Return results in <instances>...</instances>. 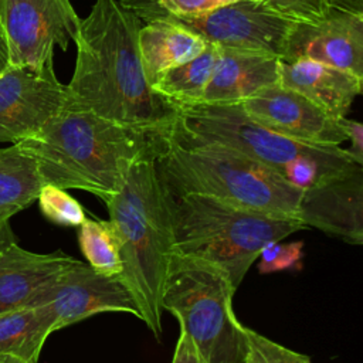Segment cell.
<instances>
[{"mask_svg": "<svg viewBox=\"0 0 363 363\" xmlns=\"http://www.w3.org/2000/svg\"><path fill=\"white\" fill-rule=\"evenodd\" d=\"M140 20L119 0H95L79 18L67 104L135 128L172 130L179 108L157 94L139 51Z\"/></svg>", "mask_w": 363, "mask_h": 363, "instance_id": "obj_1", "label": "cell"}, {"mask_svg": "<svg viewBox=\"0 0 363 363\" xmlns=\"http://www.w3.org/2000/svg\"><path fill=\"white\" fill-rule=\"evenodd\" d=\"M170 132L122 125L65 104L43 129L16 145L35 162L44 184L84 190L106 203L135 163L166 152Z\"/></svg>", "mask_w": 363, "mask_h": 363, "instance_id": "obj_2", "label": "cell"}, {"mask_svg": "<svg viewBox=\"0 0 363 363\" xmlns=\"http://www.w3.org/2000/svg\"><path fill=\"white\" fill-rule=\"evenodd\" d=\"M122 258L121 281L132 294L140 319L162 335V298L173 257L169 207L156 160L135 163L121 191L105 203Z\"/></svg>", "mask_w": 363, "mask_h": 363, "instance_id": "obj_3", "label": "cell"}, {"mask_svg": "<svg viewBox=\"0 0 363 363\" xmlns=\"http://www.w3.org/2000/svg\"><path fill=\"white\" fill-rule=\"evenodd\" d=\"M164 194L173 252L221 269L235 291L268 242L306 228L298 218L252 211L204 194L167 189Z\"/></svg>", "mask_w": 363, "mask_h": 363, "instance_id": "obj_4", "label": "cell"}, {"mask_svg": "<svg viewBox=\"0 0 363 363\" xmlns=\"http://www.w3.org/2000/svg\"><path fill=\"white\" fill-rule=\"evenodd\" d=\"M156 169L163 187L173 193L204 194L252 211L299 220L303 190L269 166L220 143L170 132Z\"/></svg>", "mask_w": 363, "mask_h": 363, "instance_id": "obj_5", "label": "cell"}, {"mask_svg": "<svg viewBox=\"0 0 363 363\" xmlns=\"http://www.w3.org/2000/svg\"><path fill=\"white\" fill-rule=\"evenodd\" d=\"M234 292L221 269L173 254L162 308L191 337L201 363H244V326L233 311Z\"/></svg>", "mask_w": 363, "mask_h": 363, "instance_id": "obj_6", "label": "cell"}, {"mask_svg": "<svg viewBox=\"0 0 363 363\" xmlns=\"http://www.w3.org/2000/svg\"><path fill=\"white\" fill-rule=\"evenodd\" d=\"M78 23L69 0H0L9 65L43 68L54 64V48L67 51Z\"/></svg>", "mask_w": 363, "mask_h": 363, "instance_id": "obj_7", "label": "cell"}, {"mask_svg": "<svg viewBox=\"0 0 363 363\" xmlns=\"http://www.w3.org/2000/svg\"><path fill=\"white\" fill-rule=\"evenodd\" d=\"M27 306H45L55 330L104 312H125L140 319L139 308L119 277L98 274L79 259L44 285Z\"/></svg>", "mask_w": 363, "mask_h": 363, "instance_id": "obj_8", "label": "cell"}, {"mask_svg": "<svg viewBox=\"0 0 363 363\" xmlns=\"http://www.w3.org/2000/svg\"><path fill=\"white\" fill-rule=\"evenodd\" d=\"M196 33L207 44L220 48L259 51L281 58L294 20L274 11L264 3L240 0L197 17L157 14ZM150 20V21H153Z\"/></svg>", "mask_w": 363, "mask_h": 363, "instance_id": "obj_9", "label": "cell"}, {"mask_svg": "<svg viewBox=\"0 0 363 363\" xmlns=\"http://www.w3.org/2000/svg\"><path fill=\"white\" fill-rule=\"evenodd\" d=\"M67 85L43 68L9 65L0 75V143H17L43 129L67 104Z\"/></svg>", "mask_w": 363, "mask_h": 363, "instance_id": "obj_10", "label": "cell"}, {"mask_svg": "<svg viewBox=\"0 0 363 363\" xmlns=\"http://www.w3.org/2000/svg\"><path fill=\"white\" fill-rule=\"evenodd\" d=\"M240 105L257 123L298 142L340 146L347 140L339 119L279 84L262 88Z\"/></svg>", "mask_w": 363, "mask_h": 363, "instance_id": "obj_11", "label": "cell"}, {"mask_svg": "<svg viewBox=\"0 0 363 363\" xmlns=\"http://www.w3.org/2000/svg\"><path fill=\"white\" fill-rule=\"evenodd\" d=\"M308 58L363 78V16L329 10L316 21H294L282 61Z\"/></svg>", "mask_w": 363, "mask_h": 363, "instance_id": "obj_12", "label": "cell"}, {"mask_svg": "<svg viewBox=\"0 0 363 363\" xmlns=\"http://www.w3.org/2000/svg\"><path fill=\"white\" fill-rule=\"evenodd\" d=\"M363 170L303 190L299 220L306 227L339 237L350 244L363 242Z\"/></svg>", "mask_w": 363, "mask_h": 363, "instance_id": "obj_13", "label": "cell"}, {"mask_svg": "<svg viewBox=\"0 0 363 363\" xmlns=\"http://www.w3.org/2000/svg\"><path fill=\"white\" fill-rule=\"evenodd\" d=\"M281 58L272 54L220 48L201 104H240L262 88L279 84Z\"/></svg>", "mask_w": 363, "mask_h": 363, "instance_id": "obj_14", "label": "cell"}, {"mask_svg": "<svg viewBox=\"0 0 363 363\" xmlns=\"http://www.w3.org/2000/svg\"><path fill=\"white\" fill-rule=\"evenodd\" d=\"M362 84L360 77L308 58L279 64V85L303 95L335 119L347 115Z\"/></svg>", "mask_w": 363, "mask_h": 363, "instance_id": "obj_15", "label": "cell"}, {"mask_svg": "<svg viewBox=\"0 0 363 363\" xmlns=\"http://www.w3.org/2000/svg\"><path fill=\"white\" fill-rule=\"evenodd\" d=\"M75 258L64 252L37 254L14 241L0 245V312L24 308L50 281L57 278Z\"/></svg>", "mask_w": 363, "mask_h": 363, "instance_id": "obj_16", "label": "cell"}, {"mask_svg": "<svg viewBox=\"0 0 363 363\" xmlns=\"http://www.w3.org/2000/svg\"><path fill=\"white\" fill-rule=\"evenodd\" d=\"M206 47L196 33L167 18L149 21L139 30V51L150 85L160 72L196 58Z\"/></svg>", "mask_w": 363, "mask_h": 363, "instance_id": "obj_17", "label": "cell"}, {"mask_svg": "<svg viewBox=\"0 0 363 363\" xmlns=\"http://www.w3.org/2000/svg\"><path fill=\"white\" fill-rule=\"evenodd\" d=\"M55 332L45 306H24L0 312V357L37 363L47 337Z\"/></svg>", "mask_w": 363, "mask_h": 363, "instance_id": "obj_18", "label": "cell"}, {"mask_svg": "<svg viewBox=\"0 0 363 363\" xmlns=\"http://www.w3.org/2000/svg\"><path fill=\"white\" fill-rule=\"evenodd\" d=\"M44 182L35 162L16 143L0 147V230L37 200Z\"/></svg>", "mask_w": 363, "mask_h": 363, "instance_id": "obj_19", "label": "cell"}, {"mask_svg": "<svg viewBox=\"0 0 363 363\" xmlns=\"http://www.w3.org/2000/svg\"><path fill=\"white\" fill-rule=\"evenodd\" d=\"M218 55L220 47L207 44L196 58L160 72L152 82V88L177 108L201 104Z\"/></svg>", "mask_w": 363, "mask_h": 363, "instance_id": "obj_20", "label": "cell"}, {"mask_svg": "<svg viewBox=\"0 0 363 363\" xmlns=\"http://www.w3.org/2000/svg\"><path fill=\"white\" fill-rule=\"evenodd\" d=\"M78 242L88 265L95 272L108 277L121 275V244L116 230L109 220L85 218L79 225Z\"/></svg>", "mask_w": 363, "mask_h": 363, "instance_id": "obj_21", "label": "cell"}, {"mask_svg": "<svg viewBox=\"0 0 363 363\" xmlns=\"http://www.w3.org/2000/svg\"><path fill=\"white\" fill-rule=\"evenodd\" d=\"M37 200L44 217L58 225L79 227L86 218L84 207L64 189L57 186L44 184Z\"/></svg>", "mask_w": 363, "mask_h": 363, "instance_id": "obj_22", "label": "cell"}, {"mask_svg": "<svg viewBox=\"0 0 363 363\" xmlns=\"http://www.w3.org/2000/svg\"><path fill=\"white\" fill-rule=\"evenodd\" d=\"M244 363H311L309 356L291 350L244 326Z\"/></svg>", "mask_w": 363, "mask_h": 363, "instance_id": "obj_23", "label": "cell"}, {"mask_svg": "<svg viewBox=\"0 0 363 363\" xmlns=\"http://www.w3.org/2000/svg\"><path fill=\"white\" fill-rule=\"evenodd\" d=\"M258 257H261L258 265V271L261 274L295 269L301 267V259L303 257V242H282V240L271 241L261 250Z\"/></svg>", "mask_w": 363, "mask_h": 363, "instance_id": "obj_24", "label": "cell"}, {"mask_svg": "<svg viewBox=\"0 0 363 363\" xmlns=\"http://www.w3.org/2000/svg\"><path fill=\"white\" fill-rule=\"evenodd\" d=\"M262 3L294 21H316L329 11L325 0H264Z\"/></svg>", "mask_w": 363, "mask_h": 363, "instance_id": "obj_25", "label": "cell"}, {"mask_svg": "<svg viewBox=\"0 0 363 363\" xmlns=\"http://www.w3.org/2000/svg\"><path fill=\"white\" fill-rule=\"evenodd\" d=\"M345 133L346 139L350 140V153L354 156V159L363 164V125L357 121L340 118L339 119Z\"/></svg>", "mask_w": 363, "mask_h": 363, "instance_id": "obj_26", "label": "cell"}, {"mask_svg": "<svg viewBox=\"0 0 363 363\" xmlns=\"http://www.w3.org/2000/svg\"><path fill=\"white\" fill-rule=\"evenodd\" d=\"M172 363H201L199 352L184 329L180 328V335L176 343Z\"/></svg>", "mask_w": 363, "mask_h": 363, "instance_id": "obj_27", "label": "cell"}, {"mask_svg": "<svg viewBox=\"0 0 363 363\" xmlns=\"http://www.w3.org/2000/svg\"><path fill=\"white\" fill-rule=\"evenodd\" d=\"M328 10L363 16V0H325Z\"/></svg>", "mask_w": 363, "mask_h": 363, "instance_id": "obj_28", "label": "cell"}, {"mask_svg": "<svg viewBox=\"0 0 363 363\" xmlns=\"http://www.w3.org/2000/svg\"><path fill=\"white\" fill-rule=\"evenodd\" d=\"M7 67H9V48H7L6 37L0 24V75L6 71Z\"/></svg>", "mask_w": 363, "mask_h": 363, "instance_id": "obj_29", "label": "cell"}, {"mask_svg": "<svg viewBox=\"0 0 363 363\" xmlns=\"http://www.w3.org/2000/svg\"><path fill=\"white\" fill-rule=\"evenodd\" d=\"M0 363H26V362L16 359V357H10V356H1Z\"/></svg>", "mask_w": 363, "mask_h": 363, "instance_id": "obj_30", "label": "cell"}, {"mask_svg": "<svg viewBox=\"0 0 363 363\" xmlns=\"http://www.w3.org/2000/svg\"><path fill=\"white\" fill-rule=\"evenodd\" d=\"M247 1H252V3H262L264 0H247Z\"/></svg>", "mask_w": 363, "mask_h": 363, "instance_id": "obj_31", "label": "cell"}]
</instances>
